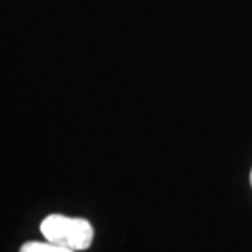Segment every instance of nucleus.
I'll return each mask as SVG.
<instances>
[{"instance_id":"nucleus-1","label":"nucleus","mask_w":252,"mask_h":252,"mask_svg":"<svg viewBox=\"0 0 252 252\" xmlns=\"http://www.w3.org/2000/svg\"><path fill=\"white\" fill-rule=\"evenodd\" d=\"M42 236L52 244L73 251H85L93 243V226L83 218H68L63 215H49L41 223Z\"/></svg>"},{"instance_id":"nucleus-3","label":"nucleus","mask_w":252,"mask_h":252,"mask_svg":"<svg viewBox=\"0 0 252 252\" xmlns=\"http://www.w3.org/2000/svg\"><path fill=\"white\" fill-rule=\"evenodd\" d=\"M251 186H252V171H251Z\"/></svg>"},{"instance_id":"nucleus-2","label":"nucleus","mask_w":252,"mask_h":252,"mask_svg":"<svg viewBox=\"0 0 252 252\" xmlns=\"http://www.w3.org/2000/svg\"><path fill=\"white\" fill-rule=\"evenodd\" d=\"M20 252H75L73 249L63 248V246H57L52 243H37V241H31L21 246Z\"/></svg>"}]
</instances>
